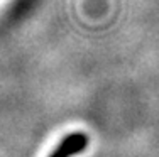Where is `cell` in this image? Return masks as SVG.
I'll return each instance as SVG.
<instances>
[{"label": "cell", "mask_w": 159, "mask_h": 157, "mask_svg": "<svg viewBox=\"0 0 159 157\" xmlns=\"http://www.w3.org/2000/svg\"><path fill=\"white\" fill-rule=\"evenodd\" d=\"M88 144V137L85 133H71L64 139L59 147L51 154V157H71L73 154H78Z\"/></svg>", "instance_id": "cell-1"}]
</instances>
